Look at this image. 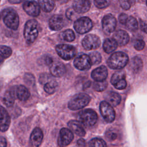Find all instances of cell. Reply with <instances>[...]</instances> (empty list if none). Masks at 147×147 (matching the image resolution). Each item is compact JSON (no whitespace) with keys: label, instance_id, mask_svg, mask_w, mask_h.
Returning a JSON list of instances; mask_svg holds the SVG:
<instances>
[{"label":"cell","instance_id":"1","mask_svg":"<svg viewBox=\"0 0 147 147\" xmlns=\"http://www.w3.org/2000/svg\"><path fill=\"white\" fill-rule=\"evenodd\" d=\"M129 61L127 55L122 52H117L113 53L108 59L107 64L113 69H121L126 65Z\"/></svg>","mask_w":147,"mask_h":147},{"label":"cell","instance_id":"2","mask_svg":"<svg viewBox=\"0 0 147 147\" xmlns=\"http://www.w3.org/2000/svg\"><path fill=\"white\" fill-rule=\"evenodd\" d=\"M39 32L38 24L34 19L28 20L25 25L24 31V38L26 42L30 44L33 43L37 38Z\"/></svg>","mask_w":147,"mask_h":147},{"label":"cell","instance_id":"3","mask_svg":"<svg viewBox=\"0 0 147 147\" xmlns=\"http://www.w3.org/2000/svg\"><path fill=\"white\" fill-rule=\"evenodd\" d=\"M3 21L6 26L13 30L17 29L19 25V17L14 9L7 8L4 9L2 12Z\"/></svg>","mask_w":147,"mask_h":147},{"label":"cell","instance_id":"4","mask_svg":"<svg viewBox=\"0 0 147 147\" xmlns=\"http://www.w3.org/2000/svg\"><path fill=\"white\" fill-rule=\"evenodd\" d=\"M78 118L80 123L86 127H91L94 125L98 120L96 112L90 109L80 111L78 113Z\"/></svg>","mask_w":147,"mask_h":147},{"label":"cell","instance_id":"5","mask_svg":"<svg viewBox=\"0 0 147 147\" xmlns=\"http://www.w3.org/2000/svg\"><path fill=\"white\" fill-rule=\"evenodd\" d=\"M91 100L90 96L84 93L75 95L68 102V107L72 110H77L86 106Z\"/></svg>","mask_w":147,"mask_h":147},{"label":"cell","instance_id":"6","mask_svg":"<svg viewBox=\"0 0 147 147\" xmlns=\"http://www.w3.org/2000/svg\"><path fill=\"white\" fill-rule=\"evenodd\" d=\"M56 51L58 55L65 60H69L74 58L76 53V48L71 45L59 44L56 47Z\"/></svg>","mask_w":147,"mask_h":147},{"label":"cell","instance_id":"7","mask_svg":"<svg viewBox=\"0 0 147 147\" xmlns=\"http://www.w3.org/2000/svg\"><path fill=\"white\" fill-rule=\"evenodd\" d=\"M74 27L76 32L78 33L84 34L92 29V22L88 17H83L75 21Z\"/></svg>","mask_w":147,"mask_h":147},{"label":"cell","instance_id":"8","mask_svg":"<svg viewBox=\"0 0 147 147\" xmlns=\"http://www.w3.org/2000/svg\"><path fill=\"white\" fill-rule=\"evenodd\" d=\"M99 110L100 114L105 119V121L108 123H111L114 121L115 117V113L109 103L106 101H102L99 105Z\"/></svg>","mask_w":147,"mask_h":147},{"label":"cell","instance_id":"9","mask_svg":"<svg viewBox=\"0 0 147 147\" xmlns=\"http://www.w3.org/2000/svg\"><path fill=\"white\" fill-rule=\"evenodd\" d=\"M82 44L86 50H94L100 47V40L97 36L93 34H89L84 37Z\"/></svg>","mask_w":147,"mask_h":147},{"label":"cell","instance_id":"10","mask_svg":"<svg viewBox=\"0 0 147 147\" xmlns=\"http://www.w3.org/2000/svg\"><path fill=\"white\" fill-rule=\"evenodd\" d=\"M125 76L126 74L125 71L122 70L117 71L113 75L111 78V83L117 89L123 90L127 86Z\"/></svg>","mask_w":147,"mask_h":147},{"label":"cell","instance_id":"11","mask_svg":"<svg viewBox=\"0 0 147 147\" xmlns=\"http://www.w3.org/2000/svg\"><path fill=\"white\" fill-rule=\"evenodd\" d=\"M74 139L72 131L67 128H62L59 132L57 144L59 147H65L69 145Z\"/></svg>","mask_w":147,"mask_h":147},{"label":"cell","instance_id":"12","mask_svg":"<svg viewBox=\"0 0 147 147\" xmlns=\"http://www.w3.org/2000/svg\"><path fill=\"white\" fill-rule=\"evenodd\" d=\"M74 65L79 70L87 71L91 68L92 63L88 55L82 54L75 59Z\"/></svg>","mask_w":147,"mask_h":147},{"label":"cell","instance_id":"13","mask_svg":"<svg viewBox=\"0 0 147 147\" xmlns=\"http://www.w3.org/2000/svg\"><path fill=\"white\" fill-rule=\"evenodd\" d=\"M117 25V20L111 14L106 15L102 19V28L106 33L113 32Z\"/></svg>","mask_w":147,"mask_h":147},{"label":"cell","instance_id":"14","mask_svg":"<svg viewBox=\"0 0 147 147\" xmlns=\"http://www.w3.org/2000/svg\"><path fill=\"white\" fill-rule=\"evenodd\" d=\"M24 11L32 17H37L40 13V6L34 1H26L22 5Z\"/></svg>","mask_w":147,"mask_h":147},{"label":"cell","instance_id":"15","mask_svg":"<svg viewBox=\"0 0 147 147\" xmlns=\"http://www.w3.org/2000/svg\"><path fill=\"white\" fill-rule=\"evenodd\" d=\"M43 139V133L40 128L36 127L30 136V145L31 147H38Z\"/></svg>","mask_w":147,"mask_h":147},{"label":"cell","instance_id":"16","mask_svg":"<svg viewBox=\"0 0 147 147\" xmlns=\"http://www.w3.org/2000/svg\"><path fill=\"white\" fill-rule=\"evenodd\" d=\"M10 117L6 110L0 106V130L6 131L10 126Z\"/></svg>","mask_w":147,"mask_h":147},{"label":"cell","instance_id":"17","mask_svg":"<svg viewBox=\"0 0 147 147\" xmlns=\"http://www.w3.org/2000/svg\"><path fill=\"white\" fill-rule=\"evenodd\" d=\"M73 9L78 13H84L88 11L91 7L90 0H74Z\"/></svg>","mask_w":147,"mask_h":147},{"label":"cell","instance_id":"18","mask_svg":"<svg viewBox=\"0 0 147 147\" xmlns=\"http://www.w3.org/2000/svg\"><path fill=\"white\" fill-rule=\"evenodd\" d=\"M64 26V18L61 15L55 14L51 17L49 21V26L53 30H59Z\"/></svg>","mask_w":147,"mask_h":147},{"label":"cell","instance_id":"19","mask_svg":"<svg viewBox=\"0 0 147 147\" xmlns=\"http://www.w3.org/2000/svg\"><path fill=\"white\" fill-rule=\"evenodd\" d=\"M113 38L117 42L118 45L124 46L128 43L129 41V36L126 31L123 30H118L114 33Z\"/></svg>","mask_w":147,"mask_h":147},{"label":"cell","instance_id":"20","mask_svg":"<svg viewBox=\"0 0 147 147\" xmlns=\"http://www.w3.org/2000/svg\"><path fill=\"white\" fill-rule=\"evenodd\" d=\"M107 69L104 65H101L91 72V77L95 81H103L105 80L107 77Z\"/></svg>","mask_w":147,"mask_h":147},{"label":"cell","instance_id":"21","mask_svg":"<svg viewBox=\"0 0 147 147\" xmlns=\"http://www.w3.org/2000/svg\"><path fill=\"white\" fill-rule=\"evenodd\" d=\"M49 69L51 74L56 77H61L63 76L65 72V67L64 65L60 61L53 62L50 65Z\"/></svg>","mask_w":147,"mask_h":147},{"label":"cell","instance_id":"22","mask_svg":"<svg viewBox=\"0 0 147 147\" xmlns=\"http://www.w3.org/2000/svg\"><path fill=\"white\" fill-rule=\"evenodd\" d=\"M68 126L70 130L77 136L80 137H83L85 136V130L79 121L76 120H71L68 122Z\"/></svg>","mask_w":147,"mask_h":147},{"label":"cell","instance_id":"23","mask_svg":"<svg viewBox=\"0 0 147 147\" xmlns=\"http://www.w3.org/2000/svg\"><path fill=\"white\" fill-rule=\"evenodd\" d=\"M106 101L112 106H117L121 101V95L114 91H108L105 96Z\"/></svg>","mask_w":147,"mask_h":147},{"label":"cell","instance_id":"24","mask_svg":"<svg viewBox=\"0 0 147 147\" xmlns=\"http://www.w3.org/2000/svg\"><path fill=\"white\" fill-rule=\"evenodd\" d=\"M143 67V63L142 59L136 56L131 60L129 64V69L134 74H137L140 72Z\"/></svg>","mask_w":147,"mask_h":147},{"label":"cell","instance_id":"25","mask_svg":"<svg viewBox=\"0 0 147 147\" xmlns=\"http://www.w3.org/2000/svg\"><path fill=\"white\" fill-rule=\"evenodd\" d=\"M16 96V89H13V88L9 91H7L5 92L3 98V103L8 107H11L14 103V99Z\"/></svg>","mask_w":147,"mask_h":147},{"label":"cell","instance_id":"26","mask_svg":"<svg viewBox=\"0 0 147 147\" xmlns=\"http://www.w3.org/2000/svg\"><path fill=\"white\" fill-rule=\"evenodd\" d=\"M30 95L29 91L24 86L20 85L16 88V96L20 100H27L30 97Z\"/></svg>","mask_w":147,"mask_h":147},{"label":"cell","instance_id":"27","mask_svg":"<svg viewBox=\"0 0 147 147\" xmlns=\"http://www.w3.org/2000/svg\"><path fill=\"white\" fill-rule=\"evenodd\" d=\"M118 47L117 42L113 38H106L103 44V48L107 53H110L114 51Z\"/></svg>","mask_w":147,"mask_h":147},{"label":"cell","instance_id":"28","mask_svg":"<svg viewBox=\"0 0 147 147\" xmlns=\"http://www.w3.org/2000/svg\"><path fill=\"white\" fill-rule=\"evenodd\" d=\"M41 9L47 13L51 11L55 7V0H38Z\"/></svg>","mask_w":147,"mask_h":147},{"label":"cell","instance_id":"29","mask_svg":"<svg viewBox=\"0 0 147 147\" xmlns=\"http://www.w3.org/2000/svg\"><path fill=\"white\" fill-rule=\"evenodd\" d=\"M12 53L11 49L5 45H0V63L11 56Z\"/></svg>","mask_w":147,"mask_h":147},{"label":"cell","instance_id":"30","mask_svg":"<svg viewBox=\"0 0 147 147\" xmlns=\"http://www.w3.org/2000/svg\"><path fill=\"white\" fill-rule=\"evenodd\" d=\"M125 25L127 29L131 32L136 31L138 29V22L137 20L132 16H129L128 17Z\"/></svg>","mask_w":147,"mask_h":147},{"label":"cell","instance_id":"31","mask_svg":"<svg viewBox=\"0 0 147 147\" xmlns=\"http://www.w3.org/2000/svg\"><path fill=\"white\" fill-rule=\"evenodd\" d=\"M60 37L61 40L68 42L73 41L75 38V33L71 29H66L64 30L60 33Z\"/></svg>","mask_w":147,"mask_h":147},{"label":"cell","instance_id":"32","mask_svg":"<svg viewBox=\"0 0 147 147\" xmlns=\"http://www.w3.org/2000/svg\"><path fill=\"white\" fill-rule=\"evenodd\" d=\"M57 87V83L55 80H51L45 84L44 86V90L47 93L52 94L56 91Z\"/></svg>","mask_w":147,"mask_h":147},{"label":"cell","instance_id":"33","mask_svg":"<svg viewBox=\"0 0 147 147\" xmlns=\"http://www.w3.org/2000/svg\"><path fill=\"white\" fill-rule=\"evenodd\" d=\"M107 87V82L103 81H95L92 84V88L96 91L100 92L104 91Z\"/></svg>","mask_w":147,"mask_h":147},{"label":"cell","instance_id":"34","mask_svg":"<svg viewBox=\"0 0 147 147\" xmlns=\"http://www.w3.org/2000/svg\"><path fill=\"white\" fill-rule=\"evenodd\" d=\"M106 145L105 141L99 138H92L88 142L89 147H106Z\"/></svg>","mask_w":147,"mask_h":147},{"label":"cell","instance_id":"35","mask_svg":"<svg viewBox=\"0 0 147 147\" xmlns=\"http://www.w3.org/2000/svg\"><path fill=\"white\" fill-rule=\"evenodd\" d=\"M92 65H96L99 64L102 61V57L100 54L98 52H92L88 55Z\"/></svg>","mask_w":147,"mask_h":147},{"label":"cell","instance_id":"36","mask_svg":"<svg viewBox=\"0 0 147 147\" xmlns=\"http://www.w3.org/2000/svg\"><path fill=\"white\" fill-rule=\"evenodd\" d=\"M121 7L124 10H129L136 3V0H118Z\"/></svg>","mask_w":147,"mask_h":147},{"label":"cell","instance_id":"37","mask_svg":"<svg viewBox=\"0 0 147 147\" xmlns=\"http://www.w3.org/2000/svg\"><path fill=\"white\" fill-rule=\"evenodd\" d=\"M118 134L115 129H110L109 130H107L105 133V137L109 141H112L115 140L117 138Z\"/></svg>","mask_w":147,"mask_h":147},{"label":"cell","instance_id":"38","mask_svg":"<svg viewBox=\"0 0 147 147\" xmlns=\"http://www.w3.org/2000/svg\"><path fill=\"white\" fill-rule=\"evenodd\" d=\"M110 3V0H94L95 5L99 9L107 7Z\"/></svg>","mask_w":147,"mask_h":147},{"label":"cell","instance_id":"39","mask_svg":"<svg viewBox=\"0 0 147 147\" xmlns=\"http://www.w3.org/2000/svg\"><path fill=\"white\" fill-rule=\"evenodd\" d=\"M24 79L25 82L28 86H33L35 83V78L34 76L30 73L25 74Z\"/></svg>","mask_w":147,"mask_h":147},{"label":"cell","instance_id":"40","mask_svg":"<svg viewBox=\"0 0 147 147\" xmlns=\"http://www.w3.org/2000/svg\"><path fill=\"white\" fill-rule=\"evenodd\" d=\"M145 46V43L144 40L141 39H138L134 42V47L137 51L142 50Z\"/></svg>","mask_w":147,"mask_h":147},{"label":"cell","instance_id":"41","mask_svg":"<svg viewBox=\"0 0 147 147\" xmlns=\"http://www.w3.org/2000/svg\"><path fill=\"white\" fill-rule=\"evenodd\" d=\"M128 16L125 13H121L119 16V17H118V20H119V22L121 24H123V25H125L127 18H128Z\"/></svg>","mask_w":147,"mask_h":147},{"label":"cell","instance_id":"42","mask_svg":"<svg viewBox=\"0 0 147 147\" xmlns=\"http://www.w3.org/2000/svg\"><path fill=\"white\" fill-rule=\"evenodd\" d=\"M44 61H45V63L48 65H51L53 62L52 57L49 55L45 57Z\"/></svg>","mask_w":147,"mask_h":147},{"label":"cell","instance_id":"43","mask_svg":"<svg viewBox=\"0 0 147 147\" xmlns=\"http://www.w3.org/2000/svg\"><path fill=\"white\" fill-rule=\"evenodd\" d=\"M140 28L141 29L145 32V33H147V22L144 21H140Z\"/></svg>","mask_w":147,"mask_h":147},{"label":"cell","instance_id":"44","mask_svg":"<svg viewBox=\"0 0 147 147\" xmlns=\"http://www.w3.org/2000/svg\"><path fill=\"white\" fill-rule=\"evenodd\" d=\"M77 144H78V145L79 146V147H86V141L83 138H80L78 140V142H77Z\"/></svg>","mask_w":147,"mask_h":147},{"label":"cell","instance_id":"45","mask_svg":"<svg viewBox=\"0 0 147 147\" xmlns=\"http://www.w3.org/2000/svg\"><path fill=\"white\" fill-rule=\"evenodd\" d=\"M74 15V9H69L67 11H66V16L69 20H71L72 16Z\"/></svg>","mask_w":147,"mask_h":147},{"label":"cell","instance_id":"46","mask_svg":"<svg viewBox=\"0 0 147 147\" xmlns=\"http://www.w3.org/2000/svg\"><path fill=\"white\" fill-rule=\"evenodd\" d=\"M7 142L6 139L2 136H0V147H6Z\"/></svg>","mask_w":147,"mask_h":147},{"label":"cell","instance_id":"47","mask_svg":"<svg viewBox=\"0 0 147 147\" xmlns=\"http://www.w3.org/2000/svg\"><path fill=\"white\" fill-rule=\"evenodd\" d=\"M9 2L10 3L12 4H17V3H20L21 2H22V1H24V0H8Z\"/></svg>","mask_w":147,"mask_h":147},{"label":"cell","instance_id":"48","mask_svg":"<svg viewBox=\"0 0 147 147\" xmlns=\"http://www.w3.org/2000/svg\"><path fill=\"white\" fill-rule=\"evenodd\" d=\"M146 5H147V0H146Z\"/></svg>","mask_w":147,"mask_h":147}]
</instances>
